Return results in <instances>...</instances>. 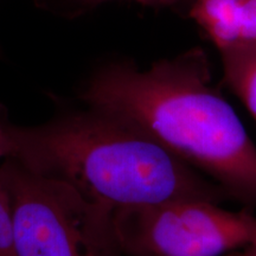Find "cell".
Wrapping results in <instances>:
<instances>
[{
    "instance_id": "1",
    "label": "cell",
    "mask_w": 256,
    "mask_h": 256,
    "mask_svg": "<svg viewBox=\"0 0 256 256\" xmlns=\"http://www.w3.org/2000/svg\"><path fill=\"white\" fill-rule=\"evenodd\" d=\"M81 98L144 130L222 186L230 200L256 206V146L212 84L203 49L159 60L144 70L132 62L106 64L86 83Z\"/></svg>"
},
{
    "instance_id": "2",
    "label": "cell",
    "mask_w": 256,
    "mask_h": 256,
    "mask_svg": "<svg viewBox=\"0 0 256 256\" xmlns=\"http://www.w3.org/2000/svg\"><path fill=\"white\" fill-rule=\"evenodd\" d=\"M8 132L10 158L114 210L177 198L230 200L222 186L110 112L87 106L36 126L8 120Z\"/></svg>"
},
{
    "instance_id": "3",
    "label": "cell",
    "mask_w": 256,
    "mask_h": 256,
    "mask_svg": "<svg viewBox=\"0 0 256 256\" xmlns=\"http://www.w3.org/2000/svg\"><path fill=\"white\" fill-rule=\"evenodd\" d=\"M0 182L12 204L18 256H124L112 206L14 158L2 160Z\"/></svg>"
},
{
    "instance_id": "4",
    "label": "cell",
    "mask_w": 256,
    "mask_h": 256,
    "mask_svg": "<svg viewBox=\"0 0 256 256\" xmlns=\"http://www.w3.org/2000/svg\"><path fill=\"white\" fill-rule=\"evenodd\" d=\"M127 256H222L256 242V216L220 203L177 198L114 210Z\"/></svg>"
},
{
    "instance_id": "5",
    "label": "cell",
    "mask_w": 256,
    "mask_h": 256,
    "mask_svg": "<svg viewBox=\"0 0 256 256\" xmlns=\"http://www.w3.org/2000/svg\"><path fill=\"white\" fill-rule=\"evenodd\" d=\"M191 17L220 51L256 42V0H196Z\"/></svg>"
},
{
    "instance_id": "6",
    "label": "cell",
    "mask_w": 256,
    "mask_h": 256,
    "mask_svg": "<svg viewBox=\"0 0 256 256\" xmlns=\"http://www.w3.org/2000/svg\"><path fill=\"white\" fill-rule=\"evenodd\" d=\"M224 82L256 121V42L220 51Z\"/></svg>"
},
{
    "instance_id": "7",
    "label": "cell",
    "mask_w": 256,
    "mask_h": 256,
    "mask_svg": "<svg viewBox=\"0 0 256 256\" xmlns=\"http://www.w3.org/2000/svg\"><path fill=\"white\" fill-rule=\"evenodd\" d=\"M0 256H18L12 204L0 182Z\"/></svg>"
},
{
    "instance_id": "8",
    "label": "cell",
    "mask_w": 256,
    "mask_h": 256,
    "mask_svg": "<svg viewBox=\"0 0 256 256\" xmlns=\"http://www.w3.org/2000/svg\"><path fill=\"white\" fill-rule=\"evenodd\" d=\"M8 118L0 110V160L11 156V142L8 132Z\"/></svg>"
},
{
    "instance_id": "9",
    "label": "cell",
    "mask_w": 256,
    "mask_h": 256,
    "mask_svg": "<svg viewBox=\"0 0 256 256\" xmlns=\"http://www.w3.org/2000/svg\"><path fill=\"white\" fill-rule=\"evenodd\" d=\"M86 2H104V0H86ZM130 2H136L146 6H168L176 4L180 0H130Z\"/></svg>"
},
{
    "instance_id": "10",
    "label": "cell",
    "mask_w": 256,
    "mask_h": 256,
    "mask_svg": "<svg viewBox=\"0 0 256 256\" xmlns=\"http://www.w3.org/2000/svg\"><path fill=\"white\" fill-rule=\"evenodd\" d=\"M236 256H256V242L243 248V252H236Z\"/></svg>"
},
{
    "instance_id": "11",
    "label": "cell",
    "mask_w": 256,
    "mask_h": 256,
    "mask_svg": "<svg viewBox=\"0 0 256 256\" xmlns=\"http://www.w3.org/2000/svg\"><path fill=\"white\" fill-rule=\"evenodd\" d=\"M229 256H236V252H232V255H229Z\"/></svg>"
}]
</instances>
